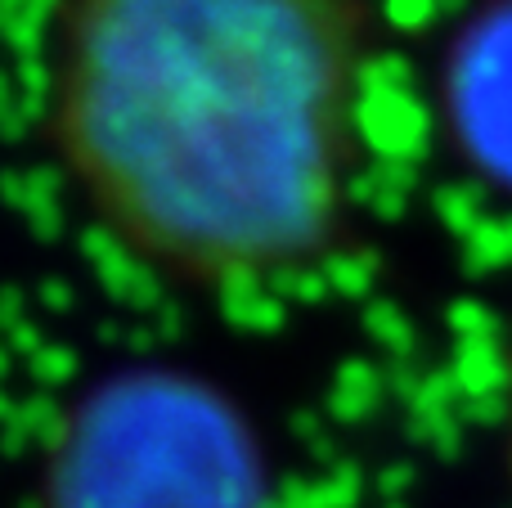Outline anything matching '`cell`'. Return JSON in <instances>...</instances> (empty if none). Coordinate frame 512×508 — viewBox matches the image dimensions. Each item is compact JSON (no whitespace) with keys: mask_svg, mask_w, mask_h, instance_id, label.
<instances>
[{"mask_svg":"<svg viewBox=\"0 0 512 508\" xmlns=\"http://www.w3.org/2000/svg\"><path fill=\"white\" fill-rule=\"evenodd\" d=\"M369 59L373 0H68L54 144L117 248L270 284L346 230Z\"/></svg>","mask_w":512,"mask_h":508,"instance_id":"obj_1","label":"cell"},{"mask_svg":"<svg viewBox=\"0 0 512 508\" xmlns=\"http://www.w3.org/2000/svg\"><path fill=\"white\" fill-rule=\"evenodd\" d=\"M504 468H508V486H512V387H508V419H504Z\"/></svg>","mask_w":512,"mask_h":508,"instance_id":"obj_2","label":"cell"}]
</instances>
